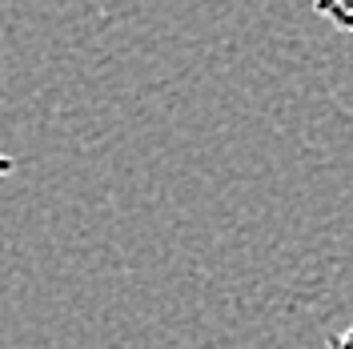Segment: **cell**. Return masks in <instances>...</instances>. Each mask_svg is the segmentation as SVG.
I'll use <instances>...</instances> for the list:
<instances>
[{
    "instance_id": "3",
    "label": "cell",
    "mask_w": 353,
    "mask_h": 349,
    "mask_svg": "<svg viewBox=\"0 0 353 349\" xmlns=\"http://www.w3.org/2000/svg\"><path fill=\"white\" fill-rule=\"evenodd\" d=\"M12 169H17V161H12V157H4V153H0V177H4V173H12Z\"/></svg>"
},
{
    "instance_id": "1",
    "label": "cell",
    "mask_w": 353,
    "mask_h": 349,
    "mask_svg": "<svg viewBox=\"0 0 353 349\" xmlns=\"http://www.w3.org/2000/svg\"><path fill=\"white\" fill-rule=\"evenodd\" d=\"M317 17H325L333 28L341 32H353V0H309Z\"/></svg>"
},
{
    "instance_id": "2",
    "label": "cell",
    "mask_w": 353,
    "mask_h": 349,
    "mask_svg": "<svg viewBox=\"0 0 353 349\" xmlns=\"http://www.w3.org/2000/svg\"><path fill=\"white\" fill-rule=\"evenodd\" d=\"M330 349H353V326L341 329V333H333V337H330Z\"/></svg>"
}]
</instances>
